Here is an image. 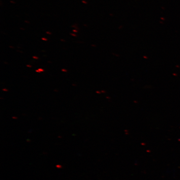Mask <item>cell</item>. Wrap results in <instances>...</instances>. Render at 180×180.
<instances>
[{
	"label": "cell",
	"instance_id": "obj_5",
	"mask_svg": "<svg viewBox=\"0 0 180 180\" xmlns=\"http://www.w3.org/2000/svg\"><path fill=\"white\" fill-rule=\"evenodd\" d=\"M42 39L44 40V41H46V40H47L46 39H44V38H42Z\"/></svg>",
	"mask_w": 180,
	"mask_h": 180
},
{
	"label": "cell",
	"instance_id": "obj_3",
	"mask_svg": "<svg viewBox=\"0 0 180 180\" xmlns=\"http://www.w3.org/2000/svg\"><path fill=\"white\" fill-rule=\"evenodd\" d=\"M36 72H37V73H40L39 71V70H36Z\"/></svg>",
	"mask_w": 180,
	"mask_h": 180
},
{
	"label": "cell",
	"instance_id": "obj_6",
	"mask_svg": "<svg viewBox=\"0 0 180 180\" xmlns=\"http://www.w3.org/2000/svg\"><path fill=\"white\" fill-rule=\"evenodd\" d=\"M3 90H4V91H7V89H3Z\"/></svg>",
	"mask_w": 180,
	"mask_h": 180
},
{
	"label": "cell",
	"instance_id": "obj_8",
	"mask_svg": "<svg viewBox=\"0 0 180 180\" xmlns=\"http://www.w3.org/2000/svg\"><path fill=\"white\" fill-rule=\"evenodd\" d=\"M71 35H72L74 36H76V35H74V34H71Z\"/></svg>",
	"mask_w": 180,
	"mask_h": 180
},
{
	"label": "cell",
	"instance_id": "obj_1",
	"mask_svg": "<svg viewBox=\"0 0 180 180\" xmlns=\"http://www.w3.org/2000/svg\"><path fill=\"white\" fill-rule=\"evenodd\" d=\"M38 70H39V71L40 73L42 72H43L44 71V70L42 69H39Z\"/></svg>",
	"mask_w": 180,
	"mask_h": 180
},
{
	"label": "cell",
	"instance_id": "obj_2",
	"mask_svg": "<svg viewBox=\"0 0 180 180\" xmlns=\"http://www.w3.org/2000/svg\"><path fill=\"white\" fill-rule=\"evenodd\" d=\"M62 71H64V72H66L67 71V70H66L64 69H63L62 70Z\"/></svg>",
	"mask_w": 180,
	"mask_h": 180
},
{
	"label": "cell",
	"instance_id": "obj_7",
	"mask_svg": "<svg viewBox=\"0 0 180 180\" xmlns=\"http://www.w3.org/2000/svg\"><path fill=\"white\" fill-rule=\"evenodd\" d=\"M27 66H28V67H31V66H29V65H27Z\"/></svg>",
	"mask_w": 180,
	"mask_h": 180
},
{
	"label": "cell",
	"instance_id": "obj_4",
	"mask_svg": "<svg viewBox=\"0 0 180 180\" xmlns=\"http://www.w3.org/2000/svg\"><path fill=\"white\" fill-rule=\"evenodd\" d=\"M33 58H36V59H38V58L36 57V56H34Z\"/></svg>",
	"mask_w": 180,
	"mask_h": 180
}]
</instances>
